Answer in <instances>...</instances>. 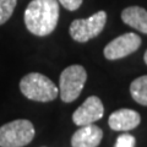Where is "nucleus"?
I'll return each mask as SVG.
<instances>
[{
	"mask_svg": "<svg viewBox=\"0 0 147 147\" xmlns=\"http://www.w3.org/2000/svg\"><path fill=\"white\" fill-rule=\"evenodd\" d=\"M141 123V117L136 110L132 109H119L109 115L108 125L114 131H129L134 130Z\"/></svg>",
	"mask_w": 147,
	"mask_h": 147,
	"instance_id": "8",
	"label": "nucleus"
},
{
	"mask_svg": "<svg viewBox=\"0 0 147 147\" xmlns=\"http://www.w3.org/2000/svg\"><path fill=\"white\" fill-rule=\"evenodd\" d=\"M17 0H0V26L4 25L12 16Z\"/></svg>",
	"mask_w": 147,
	"mask_h": 147,
	"instance_id": "12",
	"label": "nucleus"
},
{
	"mask_svg": "<svg viewBox=\"0 0 147 147\" xmlns=\"http://www.w3.org/2000/svg\"><path fill=\"white\" fill-rule=\"evenodd\" d=\"M34 126L27 119H17L0 126V147H24L34 137Z\"/></svg>",
	"mask_w": 147,
	"mask_h": 147,
	"instance_id": "3",
	"label": "nucleus"
},
{
	"mask_svg": "<svg viewBox=\"0 0 147 147\" xmlns=\"http://www.w3.org/2000/svg\"><path fill=\"white\" fill-rule=\"evenodd\" d=\"M59 21L58 0H32L25 10V25L28 32L45 37L55 30Z\"/></svg>",
	"mask_w": 147,
	"mask_h": 147,
	"instance_id": "1",
	"label": "nucleus"
},
{
	"mask_svg": "<svg viewBox=\"0 0 147 147\" xmlns=\"http://www.w3.org/2000/svg\"><path fill=\"white\" fill-rule=\"evenodd\" d=\"M103 139V131L94 124L80 126L71 137L72 147H97Z\"/></svg>",
	"mask_w": 147,
	"mask_h": 147,
	"instance_id": "9",
	"label": "nucleus"
},
{
	"mask_svg": "<svg viewBox=\"0 0 147 147\" xmlns=\"http://www.w3.org/2000/svg\"><path fill=\"white\" fill-rule=\"evenodd\" d=\"M121 20L125 25L147 34V11L141 6H129L121 12Z\"/></svg>",
	"mask_w": 147,
	"mask_h": 147,
	"instance_id": "10",
	"label": "nucleus"
},
{
	"mask_svg": "<svg viewBox=\"0 0 147 147\" xmlns=\"http://www.w3.org/2000/svg\"><path fill=\"white\" fill-rule=\"evenodd\" d=\"M107 24V12L100 10L87 18H76L69 28L71 38L79 43H86L96 38L104 30Z\"/></svg>",
	"mask_w": 147,
	"mask_h": 147,
	"instance_id": "5",
	"label": "nucleus"
},
{
	"mask_svg": "<svg viewBox=\"0 0 147 147\" xmlns=\"http://www.w3.org/2000/svg\"><path fill=\"white\" fill-rule=\"evenodd\" d=\"M136 146V139L135 136L130 134H121L117 139V142L114 147H135Z\"/></svg>",
	"mask_w": 147,
	"mask_h": 147,
	"instance_id": "13",
	"label": "nucleus"
},
{
	"mask_svg": "<svg viewBox=\"0 0 147 147\" xmlns=\"http://www.w3.org/2000/svg\"><path fill=\"white\" fill-rule=\"evenodd\" d=\"M141 45V38L136 33L129 32L114 38L104 47L103 54L108 60H119L135 53Z\"/></svg>",
	"mask_w": 147,
	"mask_h": 147,
	"instance_id": "6",
	"label": "nucleus"
},
{
	"mask_svg": "<svg viewBox=\"0 0 147 147\" xmlns=\"http://www.w3.org/2000/svg\"><path fill=\"white\" fill-rule=\"evenodd\" d=\"M104 114V107L100 98L97 96H90L72 114V121L77 126H85L93 124L102 119Z\"/></svg>",
	"mask_w": 147,
	"mask_h": 147,
	"instance_id": "7",
	"label": "nucleus"
},
{
	"mask_svg": "<svg viewBox=\"0 0 147 147\" xmlns=\"http://www.w3.org/2000/svg\"><path fill=\"white\" fill-rule=\"evenodd\" d=\"M87 80V72L81 65L64 69L59 79V94L63 102L71 103L79 98Z\"/></svg>",
	"mask_w": 147,
	"mask_h": 147,
	"instance_id": "4",
	"label": "nucleus"
},
{
	"mask_svg": "<svg viewBox=\"0 0 147 147\" xmlns=\"http://www.w3.org/2000/svg\"><path fill=\"white\" fill-rule=\"evenodd\" d=\"M82 1L84 0H58V3L61 4V6L69 11H76L81 6Z\"/></svg>",
	"mask_w": 147,
	"mask_h": 147,
	"instance_id": "14",
	"label": "nucleus"
},
{
	"mask_svg": "<svg viewBox=\"0 0 147 147\" xmlns=\"http://www.w3.org/2000/svg\"><path fill=\"white\" fill-rule=\"evenodd\" d=\"M20 91L26 98L36 102H50L59 94V88L49 77L39 72H31L20 81Z\"/></svg>",
	"mask_w": 147,
	"mask_h": 147,
	"instance_id": "2",
	"label": "nucleus"
},
{
	"mask_svg": "<svg viewBox=\"0 0 147 147\" xmlns=\"http://www.w3.org/2000/svg\"><path fill=\"white\" fill-rule=\"evenodd\" d=\"M144 60H145V63H146V65H147V50L145 52V55H144Z\"/></svg>",
	"mask_w": 147,
	"mask_h": 147,
	"instance_id": "15",
	"label": "nucleus"
},
{
	"mask_svg": "<svg viewBox=\"0 0 147 147\" xmlns=\"http://www.w3.org/2000/svg\"><path fill=\"white\" fill-rule=\"evenodd\" d=\"M130 94L136 103L147 107V75L137 77L131 82Z\"/></svg>",
	"mask_w": 147,
	"mask_h": 147,
	"instance_id": "11",
	"label": "nucleus"
}]
</instances>
